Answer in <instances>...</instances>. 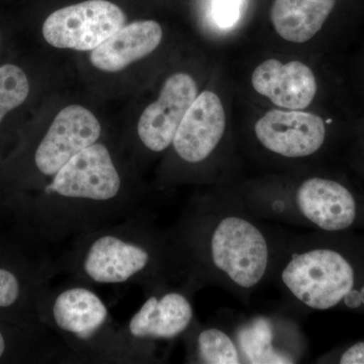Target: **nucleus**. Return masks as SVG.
<instances>
[{"label": "nucleus", "mask_w": 364, "mask_h": 364, "mask_svg": "<svg viewBox=\"0 0 364 364\" xmlns=\"http://www.w3.org/2000/svg\"><path fill=\"white\" fill-rule=\"evenodd\" d=\"M259 219L245 203L188 205L174 232L196 284L215 282L245 299L272 277L284 238Z\"/></svg>", "instance_id": "f257e3e1"}, {"label": "nucleus", "mask_w": 364, "mask_h": 364, "mask_svg": "<svg viewBox=\"0 0 364 364\" xmlns=\"http://www.w3.org/2000/svg\"><path fill=\"white\" fill-rule=\"evenodd\" d=\"M75 282L157 287L193 282L176 232H164L139 215L78 236L67 258Z\"/></svg>", "instance_id": "f03ea898"}, {"label": "nucleus", "mask_w": 364, "mask_h": 364, "mask_svg": "<svg viewBox=\"0 0 364 364\" xmlns=\"http://www.w3.org/2000/svg\"><path fill=\"white\" fill-rule=\"evenodd\" d=\"M272 277L308 310L364 316V232L284 238Z\"/></svg>", "instance_id": "7ed1b4c3"}, {"label": "nucleus", "mask_w": 364, "mask_h": 364, "mask_svg": "<svg viewBox=\"0 0 364 364\" xmlns=\"http://www.w3.org/2000/svg\"><path fill=\"white\" fill-rule=\"evenodd\" d=\"M39 245L9 215L0 220V320L44 325L40 309L50 289L52 267Z\"/></svg>", "instance_id": "20e7f679"}, {"label": "nucleus", "mask_w": 364, "mask_h": 364, "mask_svg": "<svg viewBox=\"0 0 364 364\" xmlns=\"http://www.w3.org/2000/svg\"><path fill=\"white\" fill-rule=\"evenodd\" d=\"M254 215L306 226L315 232H364V198L344 183L326 177H309L289 198L246 205Z\"/></svg>", "instance_id": "39448f33"}, {"label": "nucleus", "mask_w": 364, "mask_h": 364, "mask_svg": "<svg viewBox=\"0 0 364 364\" xmlns=\"http://www.w3.org/2000/svg\"><path fill=\"white\" fill-rule=\"evenodd\" d=\"M40 321L56 330L71 351L97 359H112L117 332L109 309L86 284L54 291L50 289L40 309Z\"/></svg>", "instance_id": "423d86ee"}, {"label": "nucleus", "mask_w": 364, "mask_h": 364, "mask_svg": "<svg viewBox=\"0 0 364 364\" xmlns=\"http://www.w3.org/2000/svg\"><path fill=\"white\" fill-rule=\"evenodd\" d=\"M193 282L157 287L124 328L117 332L116 359H146L157 341L186 335L195 323V309L186 287Z\"/></svg>", "instance_id": "0eeeda50"}, {"label": "nucleus", "mask_w": 364, "mask_h": 364, "mask_svg": "<svg viewBox=\"0 0 364 364\" xmlns=\"http://www.w3.org/2000/svg\"><path fill=\"white\" fill-rule=\"evenodd\" d=\"M123 9L107 0H87L48 16L43 36L60 49L92 51L126 23Z\"/></svg>", "instance_id": "6e6552de"}, {"label": "nucleus", "mask_w": 364, "mask_h": 364, "mask_svg": "<svg viewBox=\"0 0 364 364\" xmlns=\"http://www.w3.org/2000/svg\"><path fill=\"white\" fill-rule=\"evenodd\" d=\"M102 132L97 117L85 107L69 105L62 109L33 150L32 165L36 173L47 181L77 153L98 142ZM33 189L9 203V208Z\"/></svg>", "instance_id": "1a4fd4ad"}, {"label": "nucleus", "mask_w": 364, "mask_h": 364, "mask_svg": "<svg viewBox=\"0 0 364 364\" xmlns=\"http://www.w3.org/2000/svg\"><path fill=\"white\" fill-rule=\"evenodd\" d=\"M254 131L265 149L289 159L312 156L326 140L322 117L298 109H272L258 119Z\"/></svg>", "instance_id": "9d476101"}, {"label": "nucleus", "mask_w": 364, "mask_h": 364, "mask_svg": "<svg viewBox=\"0 0 364 364\" xmlns=\"http://www.w3.org/2000/svg\"><path fill=\"white\" fill-rule=\"evenodd\" d=\"M198 97L195 79L186 73L170 76L156 102L139 119L138 136L148 150L161 153L168 149L184 114Z\"/></svg>", "instance_id": "9b49d317"}, {"label": "nucleus", "mask_w": 364, "mask_h": 364, "mask_svg": "<svg viewBox=\"0 0 364 364\" xmlns=\"http://www.w3.org/2000/svg\"><path fill=\"white\" fill-rule=\"evenodd\" d=\"M226 131V114L221 100L212 91H203L184 114L172 148L182 161L200 164L210 157Z\"/></svg>", "instance_id": "f8f14e48"}, {"label": "nucleus", "mask_w": 364, "mask_h": 364, "mask_svg": "<svg viewBox=\"0 0 364 364\" xmlns=\"http://www.w3.org/2000/svg\"><path fill=\"white\" fill-rule=\"evenodd\" d=\"M284 320L255 316L238 323L232 332L240 352L242 363H296L301 358V344L284 337Z\"/></svg>", "instance_id": "ddd939ff"}, {"label": "nucleus", "mask_w": 364, "mask_h": 364, "mask_svg": "<svg viewBox=\"0 0 364 364\" xmlns=\"http://www.w3.org/2000/svg\"><path fill=\"white\" fill-rule=\"evenodd\" d=\"M251 82L259 95L287 109H306L317 92L313 71L299 61L268 59L254 70Z\"/></svg>", "instance_id": "4468645a"}, {"label": "nucleus", "mask_w": 364, "mask_h": 364, "mask_svg": "<svg viewBox=\"0 0 364 364\" xmlns=\"http://www.w3.org/2000/svg\"><path fill=\"white\" fill-rule=\"evenodd\" d=\"M162 28L154 21H134L123 26L109 39L91 51L90 61L95 68L105 72L123 70L145 58L160 45Z\"/></svg>", "instance_id": "2eb2a0df"}, {"label": "nucleus", "mask_w": 364, "mask_h": 364, "mask_svg": "<svg viewBox=\"0 0 364 364\" xmlns=\"http://www.w3.org/2000/svg\"><path fill=\"white\" fill-rule=\"evenodd\" d=\"M335 6V0H274L273 28L291 43H305L323 28Z\"/></svg>", "instance_id": "dca6fc26"}, {"label": "nucleus", "mask_w": 364, "mask_h": 364, "mask_svg": "<svg viewBox=\"0 0 364 364\" xmlns=\"http://www.w3.org/2000/svg\"><path fill=\"white\" fill-rule=\"evenodd\" d=\"M44 325H21L0 320V364L42 363L55 348Z\"/></svg>", "instance_id": "f3484780"}, {"label": "nucleus", "mask_w": 364, "mask_h": 364, "mask_svg": "<svg viewBox=\"0 0 364 364\" xmlns=\"http://www.w3.org/2000/svg\"><path fill=\"white\" fill-rule=\"evenodd\" d=\"M191 338V363L203 364L242 363L240 352L233 335L215 326L196 328L195 323L186 333Z\"/></svg>", "instance_id": "a211bd4d"}, {"label": "nucleus", "mask_w": 364, "mask_h": 364, "mask_svg": "<svg viewBox=\"0 0 364 364\" xmlns=\"http://www.w3.org/2000/svg\"><path fill=\"white\" fill-rule=\"evenodd\" d=\"M30 93V82L20 67H0V124L9 112L23 105Z\"/></svg>", "instance_id": "6ab92c4d"}, {"label": "nucleus", "mask_w": 364, "mask_h": 364, "mask_svg": "<svg viewBox=\"0 0 364 364\" xmlns=\"http://www.w3.org/2000/svg\"><path fill=\"white\" fill-rule=\"evenodd\" d=\"M244 0H213L212 16L215 25L221 28H231L241 16Z\"/></svg>", "instance_id": "aec40b11"}, {"label": "nucleus", "mask_w": 364, "mask_h": 364, "mask_svg": "<svg viewBox=\"0 0 364 364\" xmlns=\"http://www.w3.org/2000/svg\"><path fill=\"white\" fill-rule=\"evenodd\" d=\"M333 363L340 364H364V340L345 347L340 352H335Z\"/></svg>", "instance_id": "412c9836"}, {"label": "nucleus", "mask_w": 364, "mask_h": 364, "mask_svg": "<svg viewBox=\"0 0 364 364\" xmlns=\"http://www.w3.org/2000/svg\"><path fill=\"white\" fill-rule=\"evenodd\" d=\"M9 208H7L4 184H0V220L4 219V218L9 217Z\"/></svg>", "instance_id": "4be33fe9"}]
</instances>
